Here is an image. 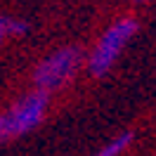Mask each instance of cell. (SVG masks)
I'll return each mask as SVG.
<instances>
[{
  "mask_svg": "<svg viewBox=\"0 0 156 156\" xmlns=\"http://www.w3.org/2000/svg\"><path fill=\"white\" fill-rule=\"evenodd\" d=\"M80 50L78 48H62L45 57L36 66L33 73V83L40 92H55V90L64 88L71 78L76 76L78 66H80Z\"/></svg>",
  "mask_w": 156,
  "mask_h": 156,
  "instance_id": "2",
  "label": "cell"
},
{
  "mask_svg": "<svg viewBox=\"0 0 156 156\" xmlns=\"http://www.w3.org/2000/svg\"><path fill=\"white\" fill-rule=\"evenodd\" d=\"M137 33V21L135 19H118L116 24H111L102 38L97 40L95 50L90 52V59H88V69L95 78H102L107 76L111 66L116 64V59L121 57V52L126 50V45L133 40V36Z\"/></svg>",
  "mask_w": 156,
  "mask_h": 156,
  "instance_id": "1",
  "label": "cell"
},
{
  "mask_svg": "<svg viewBox=\"0 0 156 156\" xmlns=\"http://www.w3.org/2000/svg\"><path fill=\"white\" fill-rule=\"evenodd\" d=\"M130 144H133V133H130V130H126V133H121L118 137H114L109 144H104L95 156H121Z\"/></svg>",
  "mask_w": 156,
  "mask_h": 156,
  "instance_id": "4",
  "label": "cell"
},
{
  "mask_svg": "<svg viewBox=\"0 0 156 156\" xmlns=\"http://www.w3.org/2000/svg\"><path fill=\"white\" fill-rule=\"evenodd\" d=\"M2 36H5V33H2V31H0V40H2Z\"/></svg>",
  "mask_w": 156,
  "mask_h": 156,
  "instance_id": "7",
  "label": "cell"
},
{
  "mask_svg": "<svg viewBox=\"0 0 156 156\" xmlns=\"http://www.w3.org/2000/svg\"><path fill=\"white\" fill-rule=\"evenodd\" d=\"M0 140H5V118L0 116Z\"/></svg>",
  "mask_w": 156,
  "mask_h": 156,
  "instance_id": "6",
  "label": "cell"
},
{
  "mask_svg": "<svg viewBox=\"0 0 156 156\" xmlns=\"http://www.w3.org/2000/svg\"><path fill=\"white\" fill-rule=\"evenodd\" d=\"M0 31H2V33H12V36H21V33L29 31V26H26V21L10 19V17H0Z\"/></svg>",
  "mask_w": 156,
  "mask_h": 156,
  "instance_id": "5",
  "label": "cell"
},
{
  "mask_svg": "<svg viewBox=\"0 0 156 156\" xmlns=\"http://www.w3.org/2000/svg\"><path fill=\"white\" fill-rule=\"evenodd\" d=\"M48 111V92H31L26 97H21L14 107L5 114V140L10 137H21L26 135L29 130L38 126L43 116Z\"/></svg>",
  "mask_w": 156,
  "mask_h": 156,
  "instance_id": "3",
  "label": "cell"
}]
</instances>
